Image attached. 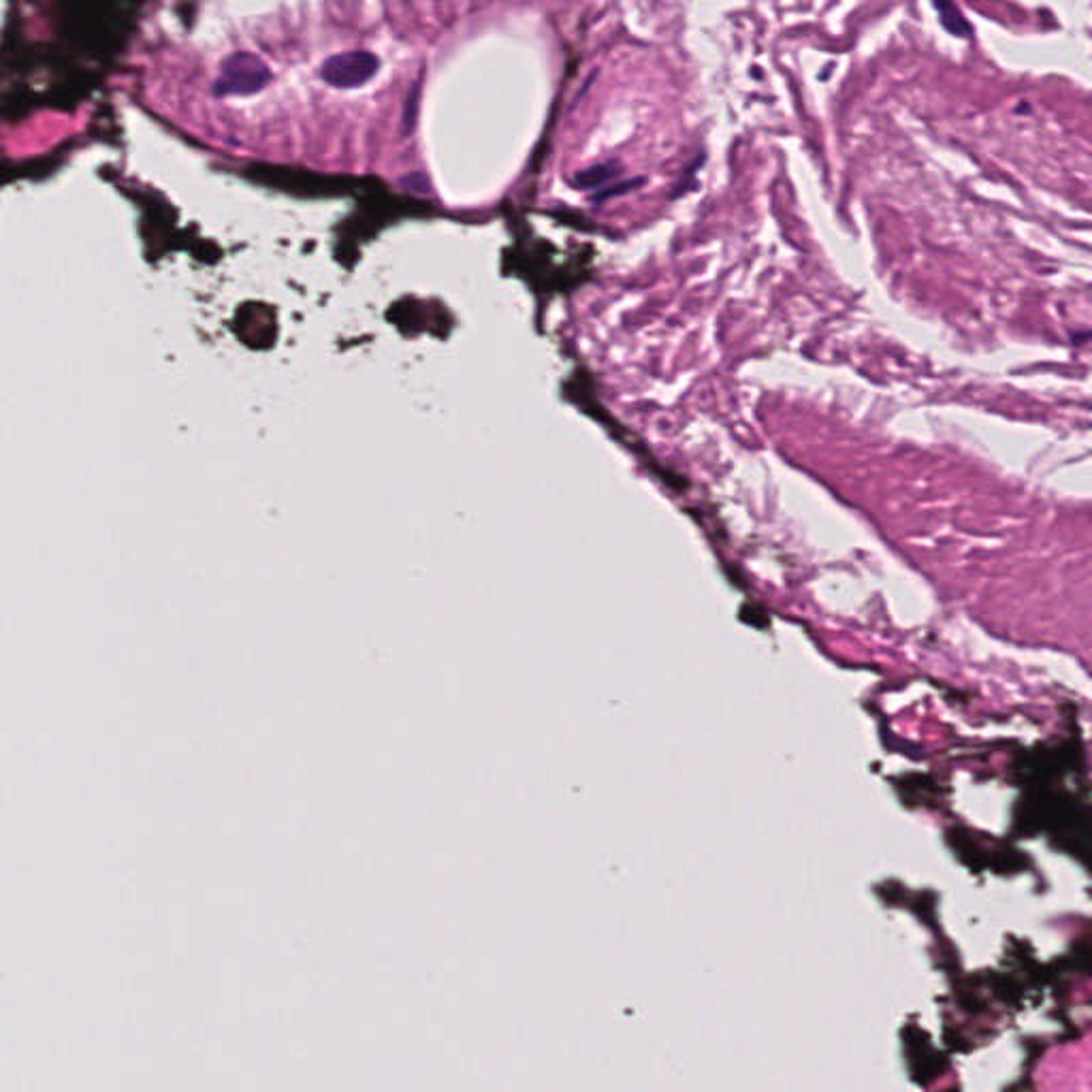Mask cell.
I'll list each match as a JSON object with an SVG mask.
<instances>
[{"instance_id":"obj_3","label":"cell","mask_w":1092,"mask_h":1092,"mask_svg":"<svg viewBox=\"0 0 1092 1092\" xmlns=\"http://www.w3.org/2000/svg\"><path fill=\"white\" fill-rule=\"evenodd\" d=\"M939 12H941V18H943V24L945 29H949L951 33L964 37V33H968V24L962 20L960 12L951 5H939Z\"/></svg>"},{"instance_id":"obj_1","label":"cell","mask_w":1092,"mask_h":1092,"mask_svg":"<svg viewBox=\"0 0 1092 1092\" xmlns=\"http://www.w3.org/2000/svg\"><path fill=\"white\" fill-rule=\"evenodd\" d=\"M270 77L261 58L248 52H237L224 60L216 81V94H253L261 90Z\"/></svg>"},{"instance_id":"obj_2","label":"cell","mask_w":1092,"mask_h":1092,"mask_svg":"<svg viewBox=\"0 0 1092 1092\" xmlns=\"http://www.w3.org/2000/svg\"><path fill=\"white\" fill-rule=\"evenodd\" d=\"M378 71V58L370 52H344L327 58L320 67V75L335 88H356L374 77Z\"/></svg>"}]
</instances>
